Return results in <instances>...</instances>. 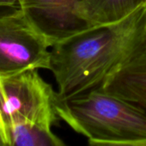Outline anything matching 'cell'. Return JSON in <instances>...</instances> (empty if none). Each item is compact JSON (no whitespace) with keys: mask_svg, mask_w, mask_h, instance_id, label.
Wrapping results in <instances>:
<instances>
[{"mask_svg":"<svg viewBox=\"0 0 146 146\" xmlns=\"http://www.w3.org/2000/svg\"><path fill=\"white\" fill-rule=\"evenodd\" d=\"M146 45V4L126 18L88 27L51 47L57 97L71 98L102 83Z\"/></svg>","mask_w":146,"mask_h":146,"instance_id":"1","label":"cell"},{"mask_svg":"<svg viewBox=\"0 0 146 146\" xmlns=\"http://www.w3.org/2000/svg\"><path fill=\"white\" fill-rule=\"evenodd\" d=\"M56 110L91 145L146 146V112L100 88L59 98Z\"/></svg>","mask_w":146,"mask_h":146,"instance_id":"2","label":"cell"},{"mask_svg":"<svg viewBox=\"0 0 146 146\" xmlns=\"http://www.w3.org/2000/svg\"><path fill=\"white\" fill-rule=\"evenodd\" d=\"M56 103L57 92L37 69L0 74V134L10 125L19 122L52 128L59 120Z\"/></svg>","mask_w":146,"mask_h":146,"instance_id":"3","label":"cell"},{"mask_svg":"<svg viewBox=\"0 0 146 146\" xmlns=\"http://www.w3.org/2000/svg\"><path fill=\"white\" fill-rule=\"evenodd\" d=\"M52 46L21 7L0 11V74L49 69Z\"/></svg>","mask_w":146,"mask_h":146,"instance_id":"4","label":"cell"},{"mask_svg":"<svg viewBox=\"0 0 146 146\" xmlns=\"http://www.w3.org/2000/svg\"><path fill=\"white\" fill-rule=\"evenodd\" d=\"M7 7L18 5L49 38L57 41L88 28L77 12L80 0H3Z\"/></svg>","mask_w":146,"mask_h":146,"instance_id":"5","label":"cell"},{"mask_svg":"<svg viewBox=\"0 0 146 146\" xmlns=\"http://www.w3.org/2000/svg\"><path fill=\"white\" fill-rule=\"evenodd\" d=\"M98 88L146 112V45Z\"/></svg>","mask_w":146,"mask_h":146,"instance_id":"6","label":"cell"},{"mask_svg":"<svg viewBox=\"0 0 146 146\" xmlns=\"http://www.w3.org/2000/svg\"><path fill=\"white\" fill-rule=\"evenodd\" d=\"M145 4L146 0H80L77 12L92 27L120 21Z\"/></svg>","mask_w":146,"mask_h":146,"instance_id":"7","label":"cell"},{"mask_svg":"<svg viewBox=\"0 0 146 146\" xmlns=\"http://www.w3.org/2000/svg\"><path fill=\"white\" fill-rule=\"evenodd\" d=\"M3 146H63L52 128L32 122H19L8 127L1 134Z\"/></svg>","mask_w":146,"mask_h":146,"instance_id":"8","label":"cell"},{"mask_svg":"<svg viewBox=\"0 0 146 146\" xmlns=\"http://www.w3.org/2000/svg\"><path fill=\"white\" fill-rule=\"evenodd\" d=\"M0 7H3V3H2V0H0Z\"/></svg>","mask_w":146,"mask_h":146,"instance_id":"9","label":"cell"},{"mask_svg":"<svg viewBox=\"0 0 146 146\" xmlns=\"http://www.w3.org/2000/svg\"><path fill=\"white\" fill-rule=\"evenodd\" d=\"M0 145H2V144H1V142H0Z\"/></svg>","mask_w":146,"mask_h":146,"instance_id":"10","label":"cell"}]
</instances>
